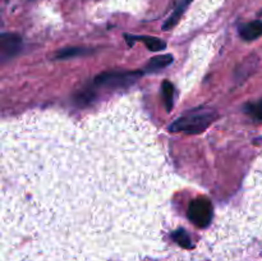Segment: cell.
Instances as JSON below:
<instances>
[{
  "label": "cell",
  "mask_w": 262,
  "mask_h": 261,
  "mask_svg": "<svg viewBox=\"0 0 262 261\" xmlns=\"http://www.w3.org/2000/svg\"><path fill=\"white\" fill-rule=\"evenodd\" d=\"M20 49V38L14 33H4L2 36V58L7 59L17 54Z\"/></svg>",
  "instance_id": "277c9868"
},
{
  "label": "cell",
  "mask_w": 262,
  "mask_h": 261,
  "mask_svg": "<svg viewBox=\"0 0 262 261\" xmlns=\"http://www.w3.org/2000/svg\"><path fill=\"white\" fill-rule=\"evenodd\" d=\"M171 61H173V58H171V55L156 56V58H152L150 61H148L147 67H146V72L159 71V69L164 68V67H166V66H169Z\"/></svg>",
  "instance_id": "ba28073f"
},
{
  "label": "cell",
  "mask_w": 262,
  "mask_h": 261,
  "mask_svg": "<svg viewBox=\"0 0 262 261\" xmlns=\"http://www.w3.org/2000/svg\"><path fill=\"white\" fill-rule=\"evenodd\" d=\"M141 76V72H125V73H105L96 78V83L106 86H127L132 83L136 77Z\"/></svg>",
  "instance_id": "3957f363"
},
{
  "label": "cell",
  "mask_w": 262,
  "mask_h": 261,
  "mask_svg": "<svg viewBox=\"0 0 262 261\" xmlns=\"http://www.w3.org/2000/svg\"><path fill=\"white\" fill-rule=\"evenodd\" d=\"M191 2H192V0H183V2H182L181 4H179L178 7H177L176 9H174L173 14H171L170 17H169V19L166 20L165 25L163 26L164 30H169V28H171L174 25H176L177 22H178L179 18H181V15L183 14V12H184V10H186V8L188 7V4Z\"/></svg>",
  "instance_id": "52a82bcc"
},
{
  "label": "cell",
  "mask_w": 262,
  "mask_h": 261,
  "mask_svg": "<svg viewBox=\"0 0 262 261\" xmlns=\"http://www.w3.org/2000/svg\"><path fill=\"white\" fill-rule=\"evenodd\" d=\"M81 53L83 54V50H81V49H77V48L67 49V50H63L60 51V53H58L56 58H69V56L77 55V54H81Z\"/></svg>",
  "instance_id": "8fae6325"
},
{
  "label": "cell",
  "mask_w": 262,
  "mask_h": 261,
  "mask_svg": "<svg viewBox=\"0 0 262 261\" xmlns=\"http://www.w3.org/2000/svg\"><path fill=\"white\" fill-rule=\"evenodd\" d=\"M161 91H163V99L164 104L168 112H170L171 107H173V94H174V87L173 84L169 81H164L161 84Z\"/></svg>",
  "instance_id": "9c48e42d"
},
{
  "label": "cell",
  "mask_w": 262,
  "mask_h": 261,
  "mask_svg": "<svg viewBox=\"0 0 262 261\" xmlns=\"http://www.w3.org/2000/svg\"><path fill=\"white\" fill-rule=\"evenodd\" d=\"M248 113H251L256 119L262 120V100L256 102V104L250 105V106H248Z\"/></svg>",
  "instance_id": "30bf717a"
},
{
  "label": "cell",
  "mask_w": 262,
  "mask_h": 261,
  "mask_svg": "<svg viewBox=\"0 0 262 261\" xmlns=\"http://www.w3.org/2000/svg\"><path fill=\"white\" fill-rule=\"evenodd\" d=\"M187 219L199 228H205L214 219V206L206 197H199L189 204Z\"/></svg>",
  "instance_id": "6da1fadb"
},
{
  "label": "cell",
  "mask_w": 262,
  "mask_h": 261,
  "mask_svg": "<svg viewBox=\"0 0 262 261\" xmlns=\"http://www.w3.org/2000/svg\"><path fill=\"white\" fill-rule=\"evenodd\" d=\"M242 38L247 41L256 40V38L262 36V20H255V22H250L247 25H243L239 30Z\"/></svg>",
  "instance_id": "5b68a950"
},
{
  "label": "cell",
  "mask_w": 262,
  "mask_h": 261,
  "mask_svg": "<svg viewBox=\"0 0 262 261\" xmlns=\"http://www.w3.org/2000/svg\"><path fill=\"white\" fill-rule=\"evenodd\" d=\"M127 38H132L133 41L136 40L142 41V42H145V45L147 46L148 50H152V51L163 50V49H165L166 46V44L164 42V41H161L160 38L148 37V36H141V37H130V36H127Z\"/></svg>",
  "instance_id": "8992f818"
},
{
  "label": "cell",
  "mask_w": 262,
  "mask_h": 261,
  "mask_svg": "<svg viewBox=\"0 0 262 261\" xmlns=\"http://www.w3.org/2000/svg\"><path fill=\"white\" fill-rule=\"evenodd\" d=\"M214 113H202V114H193L191 117L181 118L174 124H171L170 129L173 132H186V133H200L206 129L210 123L214 120Z\"/></svg>",
  "instance_id": "7a4b0ae2"
}]
</instances>
